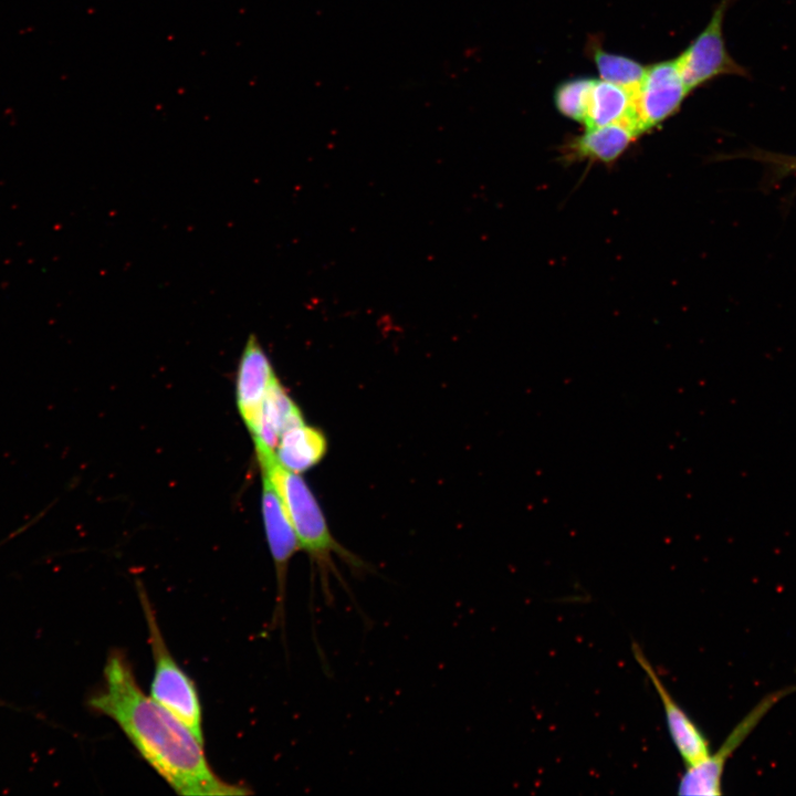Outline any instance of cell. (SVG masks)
Returning <instances> with one entry per match:
<instances>
[{"mask_svg": "<svg viewBox=\"0 0 796 796\" xmlns=\"http://www.w3.org/2000/svg\"><path fill=\"white\" fill-rule=\"evenodd\" d=\"M137 586L154 660L149 695L205 742L202 706L196 683L172 657L166 646L149 597L140 584Z\"/></svg>", "mask_w": 796, "mask_h": 796, "instance_id": "3957f363", "label": "cell"}, {"mask_svg": "<svg viewBox=\"0 0 796 796\" xmlns=\"http://www.w3.org/2000/svg\"><path fill=\"white\" fill-rule=\"evenodd\" d=\"M595 80L576 77L562 82L554 92V103L563 116L584 123L590 88Z\"/></svg>", "mask_w": 796, "mask_h": 796, "instance_id": "9a60e30c", "label": "cell"}, {"mask_svg": "<svg viewBox=\"0 0 796 796\" xmlns=\"http://www.w3.org/2000/svg\"><path fill=\"white\" fill-rule=\"evenodd\" d=\"M326 451L325 436L304 422L281 433L275 458L283 468L301 473L316 465L325 457Z\"/></svg>", "mask_w": 796, "mask_h": 796, "instance_id": "7c38bea8", "label": "cell"}, {"mask_svg": "<svg viewBox=\"0 0 796 796\" xmlns=\"http://www.w3.org/2000/svg\"><path fill=\"white\" fill-rule=\"evenodd\" d=\"M301 423L304 419L298 406L276 377L266 392L259 427L252 436L255 451L275 454L281 433Z\"/></svg>", "mask_w": 796, "mask_h": 796, "instance_id": "8fae6325", "label": "cell"}, {"mask_svg": "<svg viewBox=\"0 0 796 796\" xmlns=\"http://www.w3.org/2000/svg\"><path fill=\"white\" fill-rule=\"evenodd\" d=\"M637 136L635 128L625 122L590 127L568 140L564 153L569 159L610 163L617 159Z\"/></svg>", "mask_w": 796, "mask_h": 796, "instance_id": "30bf717a", "label": "cell"}, {"mask_svg": "<svg viewBox=\"0 0 796 796\" xmlns=\"http://www.w3.org/2000/svg\"><path fill=\"white\" fill-rule=\"evenodd\" d=\"M733 1L720 0L705 28L677 57L690 92L724 75L751 77L748 70L730 54L723 34L725 14Z\"/></svg>", "mask_w": 796, "mask_h": 796, "instance_id": "277c9868", "label": "cell"}, {"mask_svg": "<svg viewBox=\"0 0 796 796\" xmlns=\"http://www.w3.org/2000/svg\"><path fill=\"white\" fill-rule=\"evenodd\" d=\"M275 378L272 364L258 337L250 335L239 360L235 398L241 419L251 436L259 427L266 392Z\"/></svg>", "mask_w": 796, "mask_h": 796, "instance_id": "9c48e42d", "label": "cell"}, {"mask_svg": "<svg viewBox=\"0 0 796 796\" xmlns=\"http://www.w3.org/2000/svg\"><path fill=\"white\" fill-rule=\"evenodd\" d=\"M742 157L758 161L772 171L773 176L785 177L796 174V156L752 148L742 154Z\"/></svg>", "mask_w": 796, "mask_h": 796, "instance_id": "2e32d148", "label": "cell"}, {"mask_svg": "<svg viewBox=\"0 0 796 796\" xmlns=\"http://www.w3.org/2000/svg\"><path fill=\"white\" fill-rule=\"evenodd\" d=\"M631 116L632 92L604 80H595L589 92L584 121L586 127H599L621 122L632 126Z\"/></svg>", "mask_w": 796, "mask_h": 796, "instance_id": "4fadbf2b", "label": "cell"}, {"mask_svg": "<svg viewBox=\"0 0 796 796\" xmlns=\"http://www.w3.org/2000/svg\"><path fill=\"white\" fill-rule=\"evenodd\" d=\"M677 61H661L649 66L632 93L631 124L640 135L679 111L689 95Z\"/></svg>", "mask_w": 796, "mask_h": 796, "instance_id": "5b68a950", "label": "cell"}, {"mask_svg": "<svg viewBox=\"0 0 796 796\" xmlns=\"http://www.w3.org/2000/svg\"><path fill=\"white\" fill-rule=\"evenodd\" d=\"M795 690V685L788 687L763 698L741 722L735 725L714 754H710L704 761L693 766L685 767L678 783V794L699 796L720 795L722 793V775L727 758L754 730L772 706Z\"/></svg>", "mask_w": 796, "mask_h": 796, "instance_id": "8992f818", "label": "cell"}, {"mask_svg": "<svg viewBox=\"0 0 796 796\" xmlns=\"http://www.w3.org/2000/svg\"><path fill=\"white\" fill-rule=\"evenodd\" d=\"M255 453L261 472L271 479L283 500L301 549H304L316 565L323 596L331 603V576H335L348 590L334 564L333 554L339 556L355 574H363L370 570V567L333 537L321 506L298 473L283 468L275 454Z\"/></svg>", "mask_w": 796, "mask_h": 796, "instance_id": "7a4b0ae2", "label": "cell"}, {"mask_svg": "<svg viewBox=\"0 0 796 796\" xmlns=\"http://www.w3.org/2000/svg\"><path fill=\"white\" fill-rule=\"evenodd\" d=\"M632 654L643 670L662 704L667 727L685 767L704 761L710 754V743L700 727L690 719L669 693L661 678L653 669L638 643L632 642Z\"/></svg>", "mask_w": 796, "mask_h": 796, "instance_id": "ba28073f", "label": "cell"}, {"mask_svg": "<svg viewBox=\"0 0 796 796\" xmlns=\"http://www.w3.org/2000/svg\"><path fill=\"white\" fill-rule=\"evenodd\" d=\"M88 704L117 724L140 756L176 793L185 796L250 794L245 786L226 782L216 774L203 742L140 689L133 666L122 650L108 653L103 684Z\"/></svg>", "mask_w": 796, "mask_h": 796, "instance_id": "6da1fadb", "label": "cell"}, {"mask_svg": "<svg viewBox=\"0 0 796 796\" xmlns=\"http://www.w3.org/2000/svg\"><path fill=\"white\" fill-rule=\"evenodd\" d=\"M585 52L594 62L600 78L635 92L641 82L646 66L625 55L608 52L601 45L600 36L591 35Z\"/></svg>", "mask_w": 796, "mask_h": 796, "instance_id": "5bb4252c", "label": "cell"}, {"mask_svg": "<svg viewBox=\"0 0 796 796\" xmlns=\"http://www.w3.org/2000/svg\"><path fill=\"white\" fill-rule=\"evenodd\" d=\"M261 510L276 578L273 625H284L289 565L301 547L283 500L264 472H262Z\"/></svg>", "mask_w": 796, "mask_h": 796, "instance_id": "52a82bcc", "label": "cell"}]
</instances>
